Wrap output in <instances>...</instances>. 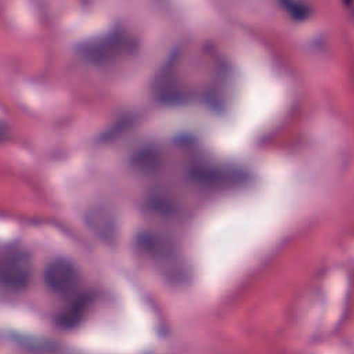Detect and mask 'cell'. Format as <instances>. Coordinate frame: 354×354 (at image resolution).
Masks as SVG:
<instances>
[{"label":"cell","instance_id":"obj_1","mask_svg":"<svg viewBox=\"0 0 354 354\" xmlns=\"http://www.w3.org/2000/svg\"><path fill=\"white\" fill-rule=\"evenodd\" d=\"M32 275V260L21 248H7L0 252V285L8 289H22Z\"/></svg>","mask_w":354,"mask_h":354},{"label":"cell","instance_id":"obj_2","mask_svg":"<svg viewBox=\"0 0 354 354\" xmlns=\"http://www.w3.org/2000/svg\"><path fill=\"white\" fill-rule=\"evenodd\" d=\"M47 286L59 295L72 292L79 282V271L76 266L66 259L53 260L44 271Z\"/></svg>","mask_w":354,"mask_h":354}]
</instances>
